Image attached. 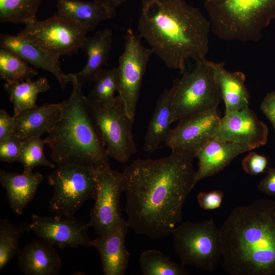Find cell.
I'll return each instance as SVG.
<instances>
[{
  "mask_svg": "<svg viewBox=\"0 0 275 275\" xmlns=\"http://www.w3.org/2000/svg\"><path fill=\"white\" fill-rule=\"evenodd\" d=\"M42 174L24 170L17 173L0 171V181L6 191V196L13 211L21 215L25 206L35 197L43 181Z\"/></svg>",
  "mask_w": 275,
  "mask_h": 275,
  "instance_id": "cell-21",
  "label": "cell"
},
{
  "mask_svg": "<svg viewBox=\"0 0 275 275\" xmlns=\"http://www.w3.org/2000/svg\"><path fill=\"white\" fill-rule=\"evenodd\" d=\"M72 90L61 102L59 120L45 139L58 167L79 166L95 171L110 168L109 158L74 73H69Z\"/></svg>",
  "mask_w": 275,
  "mask_h": 275,
  "instance_id": "cell-4",
  "label": "cell"
},
{
  "mask_svg": "<svg viewBox=\"0 0 275 275\" xmlns=\"http://www.w3.org/2000/svg\"><path fill=\"white\" fill-rule=\"evenodd\" d=\"M260 108L271 122L275 131V91L266 94L260 104Z\"/></svg>",
  "mask_w": 275,
  "mask_h": 275,
  "instance_id": "cell-37",
  "label": "cell"
},
{
  "mask_svg": "<svg viewBox=\"0 0 275 275\" xmlns=\"http://www.w3.org/2000/svg\"><path fill=\"white\" fill-rule=\"evenodd\" d=\"M30 227L40 239L62 249L91 246L92 239L88 234V223L72 216L33 214Z\"/></svg>",
  "mask_w": 275,
  "mask_h": 275,
  "instance_id": "cell-14",
  "label": "cell"
},
{
  "mask_svg": "<svg viewBox=\"0 0 275 275\" xmlns=\"http://www.w3.org/2000/svg\"><path fill=\"white\" fill-rule=\"evenodd\" d=\"M86 103L108 155L120 162L127 161L137 150L132 132L134 121L127 115L121 98L117 96L112 102L103 104L86 96Z\"/></svg>",
  "mask_w": 275,
  "mask_h": 275,
  "instance_id": "cell-8",
  "label": "cell"
},
{
  "mask_svg": "<svg viewBox=\"0 0 275 275\" xmlns=\"http://www.w3.org/2000/svg\"><path fill=\"white\" fill-rule=\"evenodd\" d=\"M129 228L127 221L113 231L92 239L91 246L98 252L104 275H123L128 266L130 254L125 237Z\"/></svg>",
  "mask_w": 275,
  "mask_h": 275,
  "instance_id": "cell-17",
  "label": "cell"
},
{
  "mask_svg": "<svg viewBox=\"0 0 275 275\" xmlns=\"http://www.w3.org/2000/svg\"><path fill=\"white\" fill-rule=\"evenodd\" d=\"M61 112V102L45 103L15 117V134L21 140L48 133L59 120Z\"/></svg>",
  "mask_w": 275,
  "mask_h": 275,
  "instance_id": "cell-23",
  "label": "cell"
},
{
  "mask_svg": "<svg viewBox=\"0 0 275 275\" xmlns=\"http://www.w3.org/2000/svg\"><path fill=\"white\" fill-rule=\"evenodd\" d=\"M93 85L88 97L90 100L101 104L112 102L118 91L117 68L106 70L102 69L93 78Z\"/></svg>",
  "mask_w": 275,
  "mask_h": 275,
  "instance_id": "cell-31",
  "label": "cell"
},
{
  "mask_svg": "<svg viewBox=\"0 0 275 275\" xmlns=\"http://www.w3.org/2000/svg\"><path fill=\"white\" fill-rule=\"evenodd\" d=\"M219 229L228 273L275 275V200L234 208Z\"/></svg>",
  "mask_w": 275,
  "mask_h": 275,
  "instance_id": "cell-3",
  "label": "cell"
},
{
  "mask_svg": "<svg viewBox=\"0 0 275 275\" xmlns=\"http://www.w3.org/2000/svg\"><path fill=\"white\" fill-rule=\"evenodd\" d=\"M17 263L25 275H58L62 268L53 245L41 239L32 241L20 250Z\"/></svg>",
  "mask_w": 275,
  "mask_h": 275,
  "instance_id": "cell-20",
  "label": "cell"
},
{
  "mask_svg": "<svg viewBox=\"0 0 275 275\" xmlns=\"http://www.w3.org/2000/svg\"><path fill=\"white\" fill-rule=\"evenodd\" d=\"M139 263L144 275H187L184 265L173 262L161 252L151 249L143 252Z\"/></svg>",
  "mask_w": 275,
  "mask_h": 275,
  "instance_id": "cell-29",
  "label": "cell"
},
{
  "mask_svg": "<svg viewBox=\"0 0 275 275\" xmlns=\"http://www.w3.org/2000/svg\"><path fill=\"white\" fill-rule=\"evenodd\" d=\"M259 190L270 196H275V168L268 169L267 174L258 186Z\"/></svg>",
  "mask_w": 275,
  "mask_h": 275,
  "instance_id": "cell-38",
  "label": "cell"
},
{
  "mask_svg": "<svg viewBox=\"0 0 275 275\" xmlns=\"http://www.w3.org/2000/svg\"><path fill=\"white\" fill-rule=\"evenodd\" d=\"M30 224L23 222L14 224L8 219H0V270L20 251L19 241L21 235L30 231Z\"/></svg>",
  "mask_w": 275,
  "mask_h": 275,
  "instance_id": "cell-27",
  "label": "cell"
},
{
  "mask_svg": "<svg viewBox=\"0 0 275 275\" xmlns=\"http://www.w3.org/2000/svg\"><path fill=\"white\" fill-rule=\"evenodd\" d=\"M96 172L97 191L88 225L98 236H102L116 230L126 221L120 207L124 179L122 172L111 168Z\"/></svg>",
  "mask_w": 275,
  "mask_h": 275,
  "instance_id": "cell-12",
  "label": "cell"
},
{
  "mask_svg": "<svg viewBox=\"0 0 275 275\" xmlns=\"http://www.w3.org/2000/svg\"><path fill=\"white\" fill-rule=\"evenodd\" d=\"M186 68L174 80L171 112L173 123L196 113L216 109L222 97L211 61L206 59Z\"/></svg>",
  "mask_w": 275,
  "mask_h": 275,
  "instance_id": "cell-6",
  "label": "cell"
},
{
  "mask_svg": "<svg viewBox=\"0 0 275 275\" xmlns=\"http://www.w3.org/2000/svg\"><path fill=\"white\" fill-rule=\"evenodd\" d=\"M174 86L165 89L159 96L144 138L143 150L152 153L167 140L171 130L172 104Z\"/></svg>",
  "mask_w": 275,
  "mask_h": 275,
  "instance_id": "cell-25",
  "label": "cell"
},
{
  "mask_svg": "<svg viewBox=\"0 0 275 275\" xmlns=\"http://www.w3.org/2000/svg\"><path fill=\"white\" fill-rule=\"evenodd\" d=\"M58 15L77 24L87 32L102 21L112 19L115 8L101 0H58Z\"/></svg>",
  "mask_w": 275,
  "mask_h": 275,
  "instance_id": "cell-19",
  "label": "cell"
},
{
  "mask_svg": "<svg viewBox=\"0 0 275 275\" xmlns=\"http://www.w3.org/2000/svg\"><path fill=\"white\" fill-rule=\"evenodd\" d=\"M210 23L183 0H142L139 35L169 68L181 72L186 63L206 59Z\"/></svg>",
  "mask_w": 275,
  "mask_h": 275,
  "instance_id": "cell-2",
  "label": "cell"
},
{
  "mask_svg": "<svg viewBox=\"0 0 275 275\" xmlns=\"http://www.w3.org/2000/svg\"><path fill=\"white\" fill-rule=\"evenodd\" d=\"M16 119L4 109L0 111V141L15 134Z\"/></svg>",
  "mask_w": 275,
  "mask_h": 275,
  "instance_id": "cell-36",
  "label": "cell"
},
{
  "mask_svg": "<svg viewBox=\"0 0 275 275\" xmlns=\"http://www.w3.org/2000/svg\"><path fill=\"white\" fill-rule=\"evenodd\" d=\"M221 119L217 108L184 118L171 129L164 145L172 152L189 154L196 157L200 149L215 138Z\"/></svg>",
  "mask_w": 275,
  "mask_h": 275,
  "instance_id": "cell-13",
  "label": "cell"
},
{
  "mask_svg": "<svg viewBox=\"0 0 275 275\" xmlns=\"http://www.w3.org/2000/svg\"><path fill=\"white\" fill-rule=\"evenodd\" d=\"M174 249L183 265L213 271L222 257L220 229L210 218L182 223L172 233Z\"/></svg>",
  "mask_w": 275,
  "mask_h": 275,
  "instance_id": "cell-7",
  "label": "cell"
},
{
  "mask_svg": "<svg viewBox=\"0 0 275 275\" xmlns=\"http://www.w3.org/2000/svg\"><path fill=\"white\" fill-rule=\"evenodd\" d=\"M268 159L255 152H251L242 160L243 170L248 174L256 176L264 173L267 169Z\"/></svg>",
  "mask_w": 275,
  "mask_h": 275,
  "instance_id": "cell-34",
  "label": "cell"
},
{
  "mask_svg": "<svg viewBox=\"0 0 275 275\" xmlns=\"http://www.w3.org/2000/svg\"><path fill=\"white\" fill-rule=\"evenodd\" d=\"M41 0H0V21L24 24L36 18Z\"/></svg>",
  "mask_w": 275,
  "mask_h": 275,
  "instance_id": "cell-30",
  "label": "cell"
},
{
  "mask_svg": "<svg viewBox=\"0 0 275 275\" xmlns=\"http://www.w3.org/2000/svg\"><path fill=\"white\" fill-rule=\"evenodd\" d=\"M38 72L15 53L0 47V77L7 82L32 80Z\"/></svg>",
  "mask_w": 275,
  "mask_h": 275,
  "instance_id": "cell-28",
  "label": "cell"
},
{
  "mask_svg": "<svg viewBox=\"0 0 275 275\" xmlns=\"http://www.w3.org/2000/svg\"><path fill=\"white\" fill-rule=\"evenodd\" d=\"M268 129L249 106L225 113L215 138L246 145L252 149L265 145Z\"/></svg>",
  "mask_w": 275,
  "mask_h": 275,
  "instance_id": "cell-15",
  "label": "cell"
},
{
  "mask_svg": "<svg viewBox=\"0 0 275 275\" xmlns=\"http://www.w3.org/2000/svg\"><path fill=\"white\" fill-rule=\"evenodd\" d=\"M4 88L13 103V116L36 108L38 95L48 91L50 86L47 78L41 77L36 80L7 82Z\"/></svg>",
  "mask_w": 275,
  "mask_h": 275,
  "instance_id": "cell-26",
  "label": "cell"
},
{
  "mask_svg": "<svg viewBox=\"0 0 275 275\" xmlns=\"http://www.w3.org/2000/svg\"><path fill=\"white\" fill-rule=\"evenodd\" d=\"M224 196V193L219 190L200 192L197 196V200L201 208L206 210H214L220 207Z\"/></svg>",
  "mask_w": 275,
  "mask_h": 275,
  "instance_id": "cell-35",
  "label": "cell"
},
{
  "mask_svg": "<svg viewBox=\"0 0 275 275\" xmlns=\"http://www.w3.org/2000/svg\"><path fill=\"white\" fill-rule=\"evenodd\" d=\"M87 32L58 14L42 21L25 24L18 34L30 40L51 55L71 54L80 48Z\"/></svg>",
  "mask_w": 275,
  "mask_h": 275,
  "instance_id": "cell-11",
  "label": "cell"
},
{
  "mask_svg": "<svg viewBox=\"0 0 275 275\" xmlns=\"http://www.w3.org/2000/svg\"><path fill=\"white\" fill-rule=\"evenodd\" d=\"M22 140L15 134L0 141V160L9 163L17 161Z\"/></svg>",
  "mask_w": 275,
  "mask_h": 275,
  "instance_id": "cell-33",
  "label": "cell"
},
{
  "mask_svg": "<svg viewBox=\"0 0 275 275\" xmlns=\"http://www.w3.org/2000/svg\"><path fill=\"white\" fill-rule=\"evenodd\" d=\"M113 43V32L109 29L99 31L91 37H86L80 48L88 57L87 64L79 72L74 73L82 86L92 82L103 66L108 65Z\"/></svg>",
  "mask_w": 275,
  "mask_h": 275,
  "instance_id": "cell-22",
  "label": "cell"
},
{
  "mask_svg": "<svg viewBox=\"0 0 275 275\" xmlns=\"http://www.w3.org/2000/svg\"><path fill=\"white\" fill-rule=\"evenodd\" d=\"M211 30L226 41L257 42L275 19V0H205Z\"/></svg>",
  "mask_w": 275,
  "mask_h": 275,
  "instance_id": "cell-5",
  "label": "cell"
},
{
  "mask_svg": "<svg viewBox=\"0 0 275 275\" xmlns=\"http://www.w3.org/2000/svg\"><path fill=\"white\" fill-rule=\"evenodd\" d=\"M123 52L117 68L118 92L128 117L134 121L143 77L153 51L141 43V37L131 29L124 37Z\"/></svg>",
  "mask_w": 275,
  "mask_h": 275,
  "instance_id": "cell-10",
  "label": "cell"
},
{
  "mask_svg": "<svg viewBox=\"0 0 275 275\" xmlns=\"http://www.w3.org/2000/svg\"><path fill=\"white\" fill-rule=\"evenodd\" d=\"M111 4L115 8L120 6L122 4L126 2L128 0H101Z\"/></svg>",
  "mask_w": 275,
  "mask_h": 275,
  "instance_id": "cell-39",
  "label": "cell"
},
{
  "mask_svg": "<svg viewBox=\"0 0 275 275\" xmlns=\"http://www.w3.org/2000/svg\"><path fill=\"white\" fill-rule=\"evenodd\" d=\"M252 150L249 146L216 138L208 142L198 152V167L196 171L195 183L218 173L239 154Z\"/></svg>",
  "mask_w": 275,
  "mask_h": 275,
  "instance_id": "cell-18",
  "label": "cell"
},
{
  "mask_svg": "<svg viewBox=\"0 0 275 275\" xmlns=\"http://www.w3.org/2000/svg\"><path fill=\"white\" fill-rule=\"evenodd\" d=\"M194 158L172 152L162 158L137 159L124 170V210L135 233L154 239L172 234L196 185Z\"/></svg>",
  "mask_w": 275,
  "mask_h": 275,
  "instance_id": "cell-1",
  "label": "cell"
},
{
  "mask_svg": "<svg viewBox=\"0 0 275 275\" xmlns=\"http://www.w3.org/2000/svg\"><path fill=\"white\" fill-rule=\"evenodd\" d=\"M0 47L7 49L36 68L51 73L63 90L70 82L69 74H64L61 68L59 58L49 53L26 38L17 34L0 35Z\"/></svg>",
  "mask_w": 275,
  "mask_h": 275,
  "instance_id": "cell-16",
  "label": "cell"
},
{
  "mask_svg": "<svg viewBox=\"0 0 275 275\" xmlns=\"http://www.w3.org/2000/svg\"><path fill=\"white\" fill-rule=\"evenodd\" d=\"M211 63L222 100L225 104V113L249 106L250 97L245 85V74L241 71L227 70L223 62Z\"/></svg>",
  "mask_w": 275,
  "mask_h": 275,
  "instance_id": "cell-24",
  "label": "cell"
},
{
  "mask_svg": "<svg viewBox=\"0 0 275 275\" xmlns=\"http://www.w3.org/2000/svg\"><path fill=\"white\" fill-rule=\"evenodd\" d=\"M45 139L40 137H31L22 141L20 154L17 161L22 164L24 170L33 171L40 166L54 168L55 165L45 156Z\"/></svg>",
  "mask_w": 275,
  "mask_h": 275,
  "instance_id": "cell-32",
  "label": "cell"
},
{
  "mask_svg": "<svg viewBox=\"0 0 275 275\" xmlns=\"http://www.w3.org/2000/svg\"><path fill=\"white\" fill-rule=\"evenodd\" d=\"M53 194L50 210L57 215L73 216L97 191L96 172L79 166L58 167L48 176Z\"/></svg>",
  "mask_w": 275,
  "mask_h": 275,
  "instance_id": "cell-9",
  "label": "cell"
}]
</instances>
